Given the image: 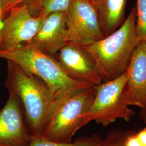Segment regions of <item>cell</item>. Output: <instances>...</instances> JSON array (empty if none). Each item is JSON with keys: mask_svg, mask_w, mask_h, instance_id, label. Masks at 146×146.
I'll use <instances>...</instances> for the list:
<instances>
[{"mask_svg": "<svg viewBox=\"0 0 146 146\" xmlns=\"http://www.w3.org/2000/svg\"><path fill=\"white\" fill-rule=\"evenodd\" d=\"M95 94L96 86L57 104L41 137L54 142L72 141L76 133L84 126V115L92 104Z\"/></svg>", "mask_w": 146, "mask_h": 146, "instance_id": "4", "label": "cell"}, {"mask_svg": "<svg viewBox=\"0 0 146 146\" xmlns=\"http://www.w3.org/2000/svg\"><path fill=\"white\" fill-rule=\"evenodd\" d=\"M3 20V17L2 14V1L0 0V21Z\"/></svg>", "mask_w": 146, "mask_h": 146, "instance_id": "20", "label": "cell"}, {"mask_svg": "<svg viewBox=\"0 0 146 146\" xmlns=\"http://www.w3.org/2000/svg\"><path fill=\"white\" fill-rule=\"evenodd\" d=\"M104 37L117 29L125 21L127 0H92Z\"/></svg>", "mask_w": 146, "mask_h": 146, "instance_id": "12", "label": "cell"}, {"mask_svg": "<svg viewBox=\"0 0 146 146\" xmlns=\"http://www.w3.org/2000/svg\"><path fill=\"white\" fill-rule=\"evenodd\" d=\"M42 20L24 7L12 9L0 28V52L11 51L21 44L31 42Z\"/></svg>", "mask_w": 146, "mask_h": 146, "instance_id": "7", "label": "cell"}, {"mask_svg": "<svg viewBox=\"0 0 146 146\" xmlns=\"http://www.w3.org/2000/svg\"><path fill=\"white\" fill-rule=\"evenodd\" d=\"M103 139L98 134L78 137L74 141L61 142L49 141L42 137H33L29 146H101Z\"/></svg>", "mask_w": 146, "mask_h": 146, "instance_id": "13", "label": "cell"}, {"mask_svg": "<svg viewBox=\"0 0 146 146\" xmlns=\"http://www.w3.org/2000/svg\"><path fill=\"white\" fill-rule=\"evenodd\" d=\"M66 11L52 13L42 20L31 42L41 52L54 57L66 41Z\"/></svg>", "mask_w": 146, "mask_h": 146, "instance_id": "11", "label": "cell"}, {"mask_svg": "<svg viewBox=\"0 0 146 146\" xmlns=\"http://www.w3.org/2000/svg\"><path fill=\"white\" fill-rule=\"evenodd\" d=\"M133 131H123L120 129H114L110 131L105 139H103L101 146H125L127 137Z\"/></svg>", "mask_w": 146, "mask_h": 146, "instance_id": "17", "label": "cell"}, {"mask_svg": "<svg viewBox=\"0 0 146 146\" xmlns=\"http://www.w3.org/2000/svg\"><path fill=\"white\" fill-rule=\"evenodd\" d=\"M9 93L6 104L0 110V146H29L33 136L21 102L16 94Z\"/></svg>", "mask_w": 146, "mask_h": 146, "instance_id": "8", "label": "cell"}, {"mask_svg": "<svg viewBox=\"0 0 146 146\" xmlns=\"http://www.w3.org/2000/svg\"><path fill=\"white\" fill-rule=\"evenodd\" d=\"M0 58L15 63L42 80L50 89L56 106L95 86L70 78L55 58L41 52L28 42L21 44L11 51L0 52Z\"/></svg>", "mask_w": 146, "mask_h": 146, "instance_id": "2", "label": "cell"}, {"mask_svg": "<svg viewBox=\"0 0 146 146\" xmlns=\"http://www.w3.org/2000/svg\"><path fill=\"white\" fill-rule=\"evenodd\" d=\"M126 79L125 71L117 78L96 86L94 101L83 118L84 126L92 121L106 127L117 119L131 120L135 113L121 98Z\"/></svg>", "mask_w": 146, "mask_h": 146, "instance_id": "5", "label": "cell"}, {"mask_svg": "<svg viewBox=\"0 0 146 146\" xmlns=\"http://www.w3.org/2000/svg\"><path fill=\"white\" fill-rule=\"evenodd\" d=\"M54 58L73 79L94 86L102 83L94 60L83 46L67 42Z\"/></svg>", "mask_w": 146, "mask_h": 146, "instance_id": "10", "label": "cell"}, {"mask_svg": "<svg viewBox=\"0 0 146 146\" xmlns=\"http://www.w3.org/2000/svg\"><path fill=\"white\" fill-rule=\"evenodd\" d=\"M127 72L121 98L126 105L142 110L146 120V43L140 41L133 54Z\"/></svg>", "mask_w": 146, "mask_h": 146, "instance_id": "9", "label": "cell"}, {"mask_svg": "<svg viewBox=\"0 0 146 146\" xmlns=\"http://www.w3.org/2000/svg\"><path fill=\"white\" fill-rule=\"evenodd\" d=\"M125 146H143L138 139L136 133L133 131L127 137L125 142Z\"/></svg>", "mask_w": 146, "mask_h": 146, "instance_id": "18", "label": "cell"}, {"mask_svg": "<svg viewBox=\"0 0 146 146\" xmlns=\"http://www.w3.org/2000/svg\"><path fill=\"white\" fill-rule=\"evenodd\" d=\"M72 0H41L40 11L37 17L43 19L55 12L66 11Z\"/></svg>", "mask_w": 146, "mask_h": 146, "instance_id": "15", "label": "cell"}, {"mask_svg": "<svg viewBox=\"0 0 146 146\" xmlns=\"http://www.w3.org/2000/svg\"><path fill=\"white\" fill-rule=\"evenodd\" d=\"M66 14L67 42L86 46L104 37L92 0H72Z\"/></svg>", "mask_w": 146, "mask_h": 146, "instance_id": "6", "label": "cell"}, {"mask_svg": "<svg viewBox=\"0 0 146 146\" xmlns=\"http://www.w3.org/2000/svg\"><path fill=\"white\" fill-rule=\"evenodd\" d=\"M5 86L9 93L16 94L20 100L33 137H41L56 107L47 84L36 75L7 60Z\"/></svg>", "mask_w": 146, "mask_h": 146, "instance_id": "1", "label": "cell"}, {"mask_svg": "<svg viewBox=\"0 0 146 146\" xmlns=\"http://www.w3.org/2000/svg\"><path fill=\"white\" fill-rule=\"evenodd\" d=\"M136 136L143 146H146V128L136 133Z\"/></svg>", "mask_w": 146, "mask_h": 146, "instance_id": "19", "label": "cell"}, {"mask_svg": "<svg viewBox=\"0 0 146 146\" xmlns=\"http://www.w3.org/2000/svg\"><path fill=\"white\" fill-rule=\"evenodd\" d=\"M136 8L121 26L97 42L83 46L92 58L102 82L118 78L128 68L140 40L136 31Z\"/></svg>", "mask_w": 146, "mask_h": 146, "instance_id": "3", "label": "cell"}, {"mask_svg": "<svg viewBox=\"0 0 146 146\" xmlns=\"http://www.w3.org/2000/svg\"><path fill=\"white\" fill-rule=\"evenodd\" d=\"M136 31L140 41L146 43V0H137Z\"/></svg>", "mask_w": 146, "mask_h": 146, "instance_id": "16", "label": "cell"}, {"mask_svg": "<svg viewBox=\"0 0 146 146\" xmlns=\"http://www.w3.org/2000/svg\"><path fill=\"white\" fill-rule=\"evenodd\" d=\"M3 20L11 10L17 7H24L33 15L38 16L41 8V0H1Z\"/></svg>", "mask_w": 146, "mask_h": 146, "instance_id": "14", "label": "cell"}]
</instances>
